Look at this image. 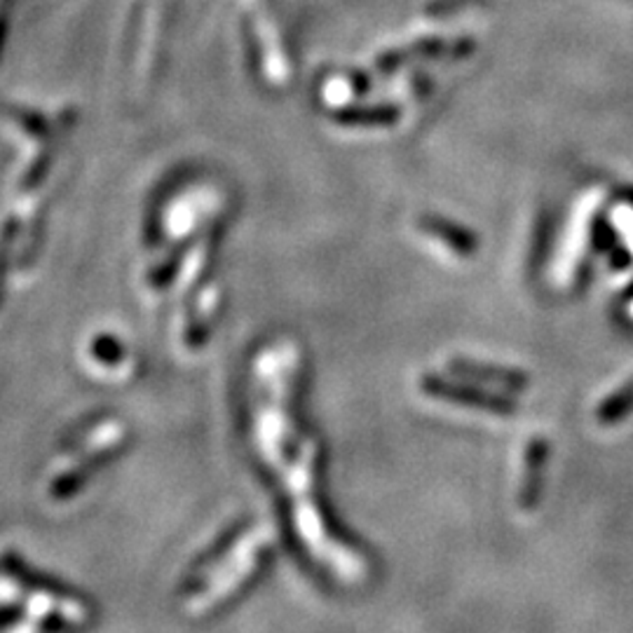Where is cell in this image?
I'll use <instances>...</instances> for the list:
<instances>
[{
	"label": "cell",
	"mask_w": 633,
	"mask_h": 633,
	"mask_svg": "<svg viewBox=\"0 0 633 633\" xmlns=\"http://www.w3.org/2000/svg\"><path fill=\"white\" fill-rule=\"evenodd\" d=\"M549 460V443L542 436H535L528 441L525 449V460H523V474H521V485H519V506L525 512H531L537 506L540 493H542V479L546 470Z\"/></svg>",
	"instance_id": "4"
},
{
	"label": "cell",
	"mask_w": 633,
	"mask_h": 633,
	"mask_svg": "<svg viewBox=\"0 0 633 633\" xmlns=\"http://www.w3.org/2000/svg\"><path fill=\"white\" fill-rule=\"evenodd\" d=\"M631 413H633V380L601 401L596 409V420L601 422V425L610 428V425H617L620 420L629 418Z\"/></svg>",
	"instance_id": "7"
},
{
	"label": "cell",
	"mask_w": 633,
	"mask_h": 633,
	"mask_svg": "<svg viewBox=\"0 0 633 633\" xmlns=\"http://www.w3.org/2000/svg\"><path fill=\"white\" fill-rule=\"evenodd\" d=\"M295 366H299V352L291 343L272 345L257 359L259 396L253 432H257L259 451L284 481L293 504L295 525H299L310 554L333 570L338 580L362 582L369 575L366 559L329 531L320 506H316V446L308 434H295V420L291 413Z\"/></svg>",
	"instance_id": "1"
},
{
	"label": "cell",
	"mask_w": 633,
	"mask_h": 633,
	"mask_svg": "<svg viewBox=\"0 0 633 633\" xmlns=\"http://www.w3.org/2000/svg\"><path fill=\"white\" fill-rule=\"evenodd\" d=\"M418 228L425 232L428 238L436 240L439 244H443L446 249H451L453 253L462 259H470L479 251V238L476 232H472L470 228L458 225L443 217H420L418 219Z\"/></svg>",
	"instance_id": "6"
},
{
	"label": "cell",
	"mask_w": 633,
	"mask_h": 633,
	"mask_svg": "<svg viewBox=\"0 0 633 633\" xmlns=\"http://www.w3.org/2000/svg\"><path fill=\"white\" fill-rule=\"evenodd\" d=\"M449 371L460 375V378H472L476 383L495 385L502 390L521 392L531 385V378H528L519 369H504V366H493L483 362H472V359H451Z\"/></svg>",
	"instance_id": "5"
},
{
	"label": "cell",
	"mask_w": 633,
	"mask_h": 633,
	"mask_svg": "<svg viewBox=\"0 0 633 633\" xmlns=\"http://www.w3.org/2000/svg\"><path fill=\"white\" fill-rule=\"evenodd\" d=\"M599 207H601V195L599 193L584 198L582 204L577 207L575 221H573V225H570L565 247L561 251L556 270H554L559 284H567L570 280L575 278V272L580 270V265L584 261V253L589 249L591 228H594V219H596Z\"/></svg>",
	"instance_id": "3"
},
{
	"label": "cell",
	"mask_w": 633,
	"mask_h": 633,
	"mask_svg": "<svg viewBox=\"0 0 633 633\" xmlns=\"http://www.w3.org/2000/svg\"><path fill=\"white\" fill-rule=\"evenodd\" d=\"M615 221H617L620 230L626 235L629 249L633 251V209H631V207H620V209L615 211Z\"/></svg>",
	"instance_id": "8"
},
{
	"label": "cell",
	"mask_w": 633,
	"mask_h": 633,
	"mask_svg": "<svg viewBox=\"0 0 633 633\" xmlns=\"http://www.w3.org/2000/svg\"><path fill=\"white\" fill-rule=\"evenodd\" d=\"M420 390H422V394H428L432 399L449 401V404L470 406V409L485 411V413H493V415H514L516 413V404L512 399L493 394V392H485L479 388L462 385V383H451V380L439 378V375L422 378Z\"/></svg>",
	"instance_id": "2"
}]
</instances>
